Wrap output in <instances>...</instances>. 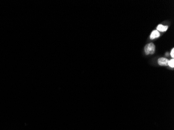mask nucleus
<instances>
[{
	"label": "nucleus",
	"mask_w": 174,
	"mask_h": 130,
	"mask_svg": "<svg viewBox=\"0 0 174 130\" xmlns=\"http://www.w3.org/2000/svg\"><path fill=\"white\" fill-rule=\"evenodd\" d=\"M168 65L170 66V67L174 68V59H172L171 60H169L168 62Z\"/></svg>",
	"instance_id": "nucleus-5"
},
{
	"label": "nucleus",
	"mask_w": 174,
	"mask_h": 130,
	"mask_svg": "<svg viewBox=\"0 0 174 130\" xmlns=\"http://www.w3.org/2000/svg\"><path fill=\"white\" fill-rule=\"evenodd\" d=\"M170 55L173 58H174V49L173 48L172 50L171 51V53H170Z\"/></svg>",
	"instance_id": "nucleus-6"
},
{
	"label": "nucleus",
	"mask_w": 174,
	"mask_h": 130,
	"mask_svg": "<svg viewBox=\"0 0 174 130\" xmlns=\"http://www.w3.org/2000/svg\"><path fill=\"white\" fill-rule=\"evenodd\" d=\"M168 29V26H163L162 25H159L157 27V30L160 31H165Z\"/></svg>",
	"instance_id": "nucleus-4"
},
{
	"label": "nucleus",
	"mask_w": 174,
	"mask_h": 130,
	"mask_svg": "<svg viewBox=\"0 0 174 130\" xmlns=\"http://www.w3.org/2000/svg\"><path fill=\"white\" fill-rule=\"evenodd\" d=\"M169 60L165 58H160L158 59V64L161 66H167Z\"/></svg>",
	"instance_id": "nucleus-2"
},
{
	"label": "nucleus",
	"mask_w": 174,
	"mask_h": 130,
	"mask_svg": "<svg viewBox=\"0 0 174 130\" xmlns=\"http://www.w3.org/2000/svg\"><path fill=\"white\" fill-rule=\"evenodd\" d=\"M155 50V47L154 44L152 43L146 44L144 48L145 53L147 55L154 54Z\"/></svg>",
	"instance_id": "nucleus-1"
},
{
	"label": "nucleus",
	"mask_w": 174,
	"mask_h": 130,
	"mask_svg": "<svg viewBox=\"0 0 174 130\" xmlns=\"http://www.w3.org/2000/svg\"><path fill=\"white\" fill-rule=\"evenodd\" d=\"M160 36V34L158 32V30H154L151 34L150 38L151 39H154L156 38H158V37Z\"/></svg>",
	"instance_id": "nucleus-3"
}]
</instances>
